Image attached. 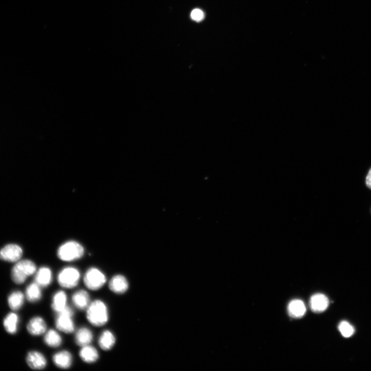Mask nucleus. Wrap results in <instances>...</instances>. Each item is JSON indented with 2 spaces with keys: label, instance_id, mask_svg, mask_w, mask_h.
<instances>
[{
  "label": "nucleus",
  "instance_id": "nucleus-1",
  "mask_svg": "<svg viewBox=\"0 0 371 371\" xmlns=\"http://www.w3.org/2000/svg\"><path fill=\"white\" fill-rule=\"evenodd\" d=\"M86 310L87 319L93 326L101 327L109 321L108 308L104 302L96 300L91 302Z\"/></svg>",
  "mask_w": 371,
  "mask_h": 371
},
{
  "label": "nucleus",
  "instance_id": "nucleus-2",
  "mask_svg": "<svg viewBox=\"0 0 371 371\" xmlns=\"http://www.w3.org/2000/svg\"><path fill=\"white\" fill-rule=\"evenodd\" d=\"M37 267L34 262L30 260L18 262L13 267L11 277L16 284H23L28 277L34 274Z\"/></svg>",
  "mask_w": 371,
  "mask_h": 371
},
{
  "label": "nucleus",
  "instance_id": "nucleus-3",
  "mask_svg": "<svg viewBox=\"0 0 371 371\" xmlns=\"http://www.w3.org/2000/svg\"><path fill=\"white\" fill-rule=\"evenodd\" d=\"M84 254V247L75 241H69L61 245L57 251L58 257L62 261L68 262L80 259Z\"/></svg>",
  "mask_w": 371,
  "mask_h": 371
},
{
  "label": "nucleus",
  "instance_id": "nucleus-4",
  "mask_svg": "<svg viewBox=\"0 0 371 371\" xmlns=\"http://www.w3.org/2000/svg\"><path fill=\"white\" fill-rule=\"evenodd\" d=\"M74 313L72 309L67 306L63 311L57 314L55 320L56 328L59 331L66 334H71L75 330L73 320Z\"/></svg>",
  "mask_w": 371,
  "mask_h": 371
},
{
  "label": "nucleus",
  "instance_id": "nucleus-5",
  "mask_svg": "<svg viewBox=\"0 0 371 371\" xmlns=\"http://www.w3.org/2000/svg\"><path fill=\"white\" fill-rule=\"evenodd\" d=\"M80 279L79 271L74 267H65L59 272L57 276L59 285L65 289H72L77 286Z\"/></svg>",
  "mask_w": 371,
  "mask_h": 371
},
{
  "label": "nucleus",
  "instance_id": "nucleus-6",
  "mask_svg": "<svg viewBox=\"0 0 371 371\" xmlns=\"http://www.w3.org/2000/svg\"><path fill=\"white\" fill-rule=\"evenodd\" d=\"M107 281L106 275L96 267H90L86 272L84 282L88 290L97 291L100 290Z\"/></svg>",
  "mask_w": 371,
  "mask_h": 371
},
{
  "label": "nucleus",
  "instance_id": "nucleus-7",
  "mask_svg": "<svg viewBox=\"0 0 371 371\" xmlns=\"http://www.w3.org/2000/svg\"><path fill=\"white\" fill-rule=\"evenodd\" d=\"M23 251L20 246L10 244L6 245L0 250V259L2 260L14 262L18 261L22 258Z\"/></svg>",
  "mask_w": 371,
  "mask_h": 371
},
{
  "label": "nucleus",
  "instance_id": "nucleus-8",
  "mask_svg": "<svg viewBox=\"0 0 371 371\" xmlns=\"http://www.w3.org/2000/svg\"><path fill=\"white\" fill-rule=\"evenodd\" d=\"M129 287V282L126 277L120 274L114 276L109 282L110 290L115 294L122 295L126 293Z\"/></svg>",
  "mask_w": 371,
  "mask_h": 371
},
{
  "label": "nucleus",
  "instance_id": "nucleus-9",
  "mask_svg": "<svg viewBox=\"0 0 371 371\" xmlns=\"http://www.w3.org/2000/svg\"><path fill=\"white\" fill-rule=\"evenodd\" d=\"M26 361L29 366L35 370L43 369L47 365L45 356L38 351L30 352L27 356Z\"/></svg>",
  "mask_w": 371,
  "mask_h": 371
},
{
  "label": "nucleus",
  "instance_id": "nucleus-10",
  "mask_svg": "<svg viewBox=\"0 0 371 371\" xmlns=\"http://www.w3.org/2000/svg\"><path fill=\"white\" fill-rule=\"evenodd\" d=\"M47 325L43 318L35 317L31 319L27 325V330L31 335L40 336L47 331Z\"/></svg>",
  "mask_w": 371,
  "mask_h": 371
},
{
  "label": "nucleus",
  "instance_id": "nucleus-11",
  "mask_svg": "<svg viewBox=\"0 0 371 371\" xmlns=\"http://www.w3.org/2000/svg\"><path fill=\"white\" fill-rule=\"evenodd\" d=\"M54 364L58 368L68 369L73 363V357L70 352L67 350H61L55 353L52 358Z\"/></svg>",
  "mask_w": 371,
  "mask_h": 371
},
{
  "label": "nucleus",
  "instance_id": "nucleus-12",
  "mask_svg": "<svg viewBox=\"0 0 371 371\" xmlns=\"http://www.w3.org/2000/svg\"><path fill=\"white\" fill-rule=\"evenodd\" d=\"M73 304L80 311H84L87 309L90 303V296L84 290H79L73 295L72 297Z\"/></svg>",
  "mask_w": 371,
  "mask_h": 371
},
{
  "label": "nucleus",
  "instance_id": "nucleus-13",
  "mask_svg": "<svg viewBox=\"0 0 371 371\" xmlns=\"http://www.w3.org/2000/svg\"><path fill=\"white\" fill-rule=\"evenodd\" d=\"M312 311L316 313L324 312L329 306V300L323 294H317L313 296L310 300Z\"/></svg>",
  "mask_w": 371,
  "mask_h": 371
},
{
  "label": "nucleus",
  "instance_id": "nucleus-14",
  "mask_svg": "<svg viewBox=\"0 0 371 371\" xmlns=\"http://www.w3.org/2000/svg\"><path fill=\"white\" fill-rule=\"evenodd\" d=\"M52 280V272L49 267L46 266L40 267L35 277V282L40 287L43 288L49 286Z\"/></svg>",
  "mask_w": 371,
  "mask_h": 371
},
{
  "label": "nucleus",
  "instance_id": "nucleus-15",
  "mask_svg": "<svg viewBox=\"0 0 371 371\" xmlns=\"http://www.w3.org/2000/svg\"><path fill=\"white\" fill-rule=\"evenodd\" d=\"M94 339L93 333L87 327L80 328L75 334V341L80 347L90 345Z\"/></svg>",
  "mask_w": 371,
  "mask_h": 371
},
{
  "label": "nucleus",
  "instance_id": "nucleus-16",
  "mask_svg": "<svg viewBox=\"0 0 371 371\" xmlns=\"http://www.w3.org/2000/svg\"><path fill=\"white\" fill-rule=\"evenodd\" d=\"M79 355L80 359L87 363H95L99 358L98 350L90 345L81 347Z\"/></svg>",
  "mask_w": 371,
  "mask_h": 371
},
{
  "label": "nucleus",
  "instance_id": "nucleus-17",
  "mask_svg": "<svg viewBox=\"0 0 371 371\" xmlns=\"http://www.w3.org/2000/svg\"><path fill=\"white\" fill-rule=\"evenodd\" d=\"M67 306V296L62 291L57 292L53 296L51 307L57 314L63 311Z\"/></svg>",
  "mask_w": 371,
  "mask_h": 371
},
{
  "label": "nucleus",
  "instance_id": "nucleus-18",
  "mask_svg": "<svg viewBox=\"0 0 371 371\" xmlns=\"http://www.w3.org/2000/svg\"><path fill=\"white\" fill-rule=\"evenodd\" d=\"M116 339L114 334L106 330L103 332L98 340V344L100 348L106 351L112 349L115 346Z\"/></svg>",
  "mask_w": 371,
  "mask_h": 371
},
{
  "label": "nucleus",
  "instance_id": "nucleus-19",
  "mask_svg": "<svg viewBox=\"0 0 371 371\" xmlns=\"http://www.w3.org/2000/svg\"><path fill=\"white\" fill-rule=\"evenodd\" d=\"M288 313L294 318H301L306 313V308L304 302L300 300H294L289 304Z\"/></svg>",
  "mask_w": 371,
  "mask_h": 371
},
{
  "label": "nucleus",
  "instance_id": "nucleus-20",
  "mask_svg": "<svg viewBox=\"0 0 371 371\" xmlns=\"http://www.w3.org/2000/svg\"><path fill=\"white\" fill-rule=\"evenodd\" d=\"M41 287L35 282L29 285L27 288L26 295L27 300L32 303L37 302L42 297Z\"/></svg>",
  "mask_w": 371,
  "mask_h": 371
},
{
  "label": "nucleus",
  "instance_id": "nucleus-21",
  "mask_svg": "<svg viewBox=\"0 0 371 371\" xmlns=\"http://www.w3.org/2000/svg\"><path fill=\"white\" fill-rule=\"evenodd\" d=\"M44 342L49 347L56 348L61 345L63 339L55 330L52 329H50L45 335Z\"/></svg>",
  "mask_w": 371,
  "mask_h": 371
},
{
  "label": "nucleus",
  "instance_id": "nucleus-22",
  "mask_svg": "<svg viewBox=\"0 0 371 371\" xmlns=\"http://www.w3.org/2000/svg\"><path fill=\"white\" fill-rule=\"evenodd\" d=\"M24 295L19 291L13 292L8 298L9 305L13 311L18 310L22 307L24 304Z\"/></svg>",
  "mask_w": 371,
  "mask_h": 371
},
{
  "label": "nucleus",
  "instance_id": "nucleus-23",
  "mask_svg": "<svg viewBox=\"0 0 371 371\" xmlns=\"http://www.w3.org/2000/svg\"><path fill=\"white\" fill-rule=\"evenodd\" d=\"M19 322V317L14 313L8 314L4 319V325L6 331L10 334L16 333Z\"/></svg>",
  "mask_w": 371,
  "mask_h": 371
},
{
  "label": "nucleus",
  "instance_id": "nucleus-24",
  "mask_svg": "<svg viewBox=\"0 0 371 371\" xmlns=\"http://www.w3.org/2000/svg\"><path fill=\"white\" fill-rule=\"evenodd\" d=\"M339 329L342 335L345 338L351 337L355 332L353 326L346 321H343L340 323Z\"/></svg>",
  "mask_w": 371,
  "mask_h": 371
},
{
  "label": "nucleus",
  "instance_id": "nucleus-25",
  "mask_svg": "<svg viewBox=\"0 0 371 371\" xmlns=\"http://www.w3.org/2000/svg\"><path fill=\"white\" fill-rule=\"evenodd\" d=\"M191 17L194 20L196 21V22H199L204 19V14L201 10L199 9H195L192 12Z\"/></svg>",
  "mask_w": 371,
  "mask_h": 371
},
{
  "label": "nucleus",
  "instance_id": "nucleus-26",
  "mask_svg": "<svg viewBox=\"0 0 371 371\" xmlns=\"http://www.w3.org/2000/svg\"><path fill=\"white\" fill-rule=\"evenodd\" d=\"M366 184L367 188L371 190V168L369 169L366 177Z\"/></svg>",
  "mask_w": 371,
  "mask_h": 371
}]
</instances>
